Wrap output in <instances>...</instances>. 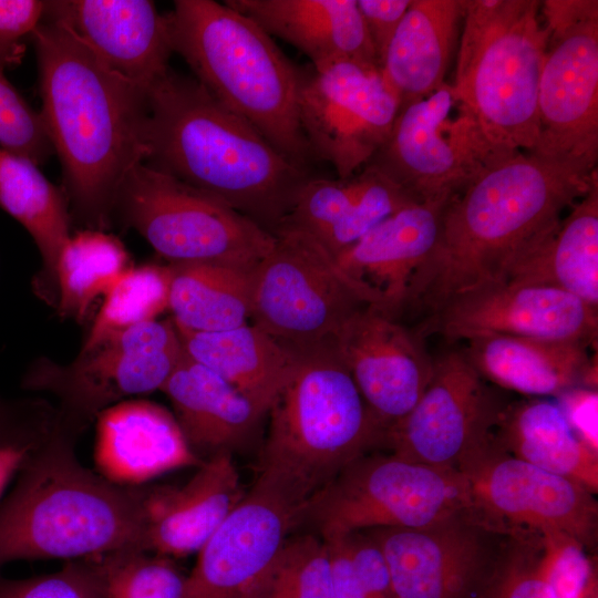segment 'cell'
Listing matches in <instances>:
<instances>
[{"instance_id": "cell-17", "label": "cell", "mask_w": 598, "mask_h": 598, "mask_svg": "<svg viewBox=\"0 0 598 598\" xmlns=\"http://www.w3.org/2000/svg\"><path fill=\"white\" fill-rule=\"evenodd\" d=\"M507 403L487 385L464 352L434 360L432 378L381 451L427 465L458 468L492 437Z\"/></svg>"}, {"instance_id": "cell-45", "label": "cell", "mask_w": 598, "mask_h": 598, "mask_svg": "<svg viewBox=\"0 0 598 598\" xmlns=\"http://www.w3.org/2000/svg\"><path fill=\"white\" fill-rule=\"evenodd\" d=\"M47 1L0 0V64H19L23 39L32 34L45 16Z\"/></svg>"}, {"instance_id": "cell-13", "label": "cell", "mask_w": 598, "mask_h": 598, "mask_svg": "<svg viewBox=\"0 0 598 598\" xmlns=\"http://www.w3.org/2000/svg\"><path fill=\"white\" fill-rule=\"evenodd\" d=\"M401 102L381 69L340 61L298 66L297 111L315 161L338 178L360 172L388 140Z\"/></svg>"}, {"instance_id": "cell-51", "label": "cell", "mask_w": 598, "mask_h": 598, "mask_svg": "<svg viewBox=\"0 0 598 598\" xmlns=\"http://www.w3.org/2000/svg\"><path fill=\"white\" fill-rule=\"evenodd\" d=\"M588 598H598L597 597V591L592 592Z\"/></svg>"}, {"instance_id": "cell-30", "label": "cell", "mask_w": 598, "mask_h": 598, "mask_svg": "<svg viewBox=\"0 0 598 598\" xmlns=\"http://www.w3.org/2000/svg\"><path fill=\"white\" fill-rule=\"evenodd\" d=\"M493 436L509 455L598 493V451L575 434L557 401L507 403Z\"/></svg>"}, {"instance_id": "cell-48", "label": "cell", "mask_w": 598, "mask_h": 598, "mask_svg": "<svg viewBox=\"0 0 598 598\" xmlns=\"http://www.w3.org/2000/svg\"><path fill=\"white\" fill-rule=\"evenodd\" d=\"M323 539L328 544L330 554L334 598H367L354 575L341 536Z\"/></svg>"}, {"instance_id": "cell-14", "label": "cell", "mask_w": 598, "mask_h": 598, "mask_svg": "<svg viewBox=\"0 0 598 598\" xmlns=\"http://www.w3.org/2000/svg\"><path fill=\"white\" fill-rule=\"evenodd\" d=\"M457 470L474 509L505 535L564 534L596 548L598 502L580 484L509 455L494 436Z\"/></svg>"}, {"instance_id": "cell-41", "label": "cell", "mask_w": 598, "mask_h": 598, "mask_svg": "<svg viewBox=\"0 0 598 598\" xmlns=\"http://www.w3.org/2000/svg\"><path fill=\"white\" fill-rule=\"evenodd\" d=\"M588 553L579 542L564 534L539 537V570L556 598H588L597 591Z\"/></svg>"}, {"instance_id": "cell-46", "label": "cell", "mask_w": 598, "mask_h": 598, "mask_svg": "<svg viewBox=\"0 0 598 598\" xmlns=\"http://www.w3.org/2000/svg\"><path fill=\"white\" fill-rule=\"evenodd\" d=\"M411 0H357L380 69L386 48Z\"/></svg>"}, {"instance_id": "cell-9", "label": "cell", "mask_w": 598, "mask_h": 598, "mask_svg": "<svg viewBox=\"0 0 598 598\" xmlns=\"http://www.w3.org/2000/svg\"><path fill=\"white\" fill-rule=\"evenodd\" d=\"M115 212L169 264L251 272L275 241L274 234L224 202L146 163L125 181Z\"/></svg>"}, {"instance_id": "cell-27", "label": "cell", "mask_w": 598, "mask_h": 598, "mask_svg": "<svg viewBox=\"0 0 598 598\" xmlns=\"http://www.w3.org/2000/svg\"><path fill=\"white\" fill-rule=\"evenodd\" d=\"M589 346L568 340L493 336L468 341L464 352L480 375L506 390L557 398L573 388L597 390Z\"/></svg>"}, {"instance_id": "cell-25", "label": "cell", "mask_w": 598, "mask_h": 598, "mask_svg": "<svg viewBox=\"0 0 598 598\" xmlns=\"http://www.w3.org/2000/svg\"><path fill=\"white\" fill-rule=\"evenodd\" d=\"M192 451L204 461L247 447L266 415L224 378L186 353L162 390Z\"/></svg>"}, {"instance_id": "cell-19", "label": "cell", "mask_w": 598, "mask_h": 598, "mask_svg": "<svg viewBox=\"0 0 598 598\" xmlns=\"http://www.w3.org/2000/svg\"><path fill=\"white\" fill-rule=\"evenodd\" d=\"M422 339L398 319L364 306L332 340L367 406L386 433L413 409L432 378L434 360Z\"/></svg>"}, {"instance_id": "cell-24", "label": "cell", "mask_w": 598, "mask_h": 598, "mask_svg": "<svg viewBox=\"0 0 598 598\" xmlns=\"http://www.w3.org/2000/svg\"><path fill=\"white\" fill-rule=\"evenodd\" d=\"M94 461L97 473L123 486H143L166 473L197 467L172 412L143 399L120 402L99 414Z\"/></svg>"}, {"instance_id": "cell-29", "label": "cell", "mask_w": 598, "mask_h": 598, "mask_svg": "<svg viewBox=\"0 0 598 598\" xmlns=\"http://www.w3.org/2000/svg\"><path fill=\"white\" fill-rule=\"evenodd\" d=\"M177 330L186 355L228 381L267 416L293 371L296 351L249 322L214 332Z\"/></svg>"}, {"instance_id": "cell-38", "label": "cell", "mask_w": 598, "mask_h": 598, "mask_svg": "<svg viewBox=\"0 0 598 598\" xmlns=\"http://www.w3.org/2000/svg\"><path fill=\"white\" fill-rule=\"evenodd\" d=\"M363 183L361 171L347 179L311 176L298 192L277 229L300 230L320 240L347 215L359 197Z\"/></svg>"}, {"instance_id": "cell-33", "label": "cell", "mask_w": 598, "mask_h": 598, "mask_svg": "<svg viewBox=\"0 0 598 598\" xmlns=\"http://www.w3.org/2000/svg\"><path fill=\"white\" fill-rule=\"evenodd\" d=\"M0 206L33 238L47 277L55 280L60 251L71 236L62 194L27 157L0 148Z\"/></svg>"}, {"instance_id": "cell-11", "label": "cell", "mask_w": 598, "mask_h": 598, "mask_svg": "<svg viewBox=\"0 0 598 598\" xmlns=\"http://www.w3.org/2000/svg\"><path fill=\"white\" fill-rule=\"evenodd\" d=\"M512 154L486 137L452 85L444 83L401 107L388 140L365 166L413 202L448 203Z\"/></svg>"}, {"instance_id": "cell-50", "label": "cell", "mask_w": 598, "mask_h": 598, "mask_svg": "<svg viewBox=\"0 0 598 598\" xmlns=\"http://www.w3.org/2000/svg\"><path fill=\"white\" fill-rule=\"evenodd\" d=\"M4 409L0 406V445L19 441L33 440L16 431Z\"/></svg>"}, {"instance_id": "cell-5", "label": "cell", "mask_w": 598, "mask_h": 598, "mask_svg": "<svg viewBox=\"0 0 598 598\" xmlns=\"http://www.w3.org/2000/svg\"><path fill=\"white\" fill-rule=\"evenodd\" d=\"M296 352L267 413L256 481L301 512L351 462L382 450L386 432L332 342Z\"/></svg>"}, {"instance_id": "cell-40", "label": "cell", "mask_w": 598, "mask_h": 598, "mask_svg": "<svg viewBox=\"0 0 598 598\" xmlns=\"http://www.w3.org/2000/svg\"><path fill=\"white\" fill-rule=\"evenodd\" d=\"M539 537L506 535L481 598H556L539 570Z\"/></svg>"}, {"instance_id": "cell-34", "label": "cell", "mask_w": 598, "mask_h": 598, "mask_svg": "<svg viewBox=\"0 0 598 598\" xmlns=\"http://www.w3.org/2000/svg\"><path fill=\"white\" fill-rule=\"evenodd\" d=\"M127 268V252L114 236L101 229L70 236L55 267L60 315L82 319Z\"/></svg>"}, {"instance_id": "cell-26", "label": "cell", "mask_w": 598, "mask_h": 598, "mask_svg": "<svg viewBox=\"0 0 598 598\" xmlns=\"http://www.w3.org/2000/svg\"><path fill=\"white\" fill-rule=\"evenodd\" d=\"M317 69L340 61L378 66L357 0H225Z\"/></svg>"}, {"instance_id": "cell-22", "label": "cell", "mask_w": 598, "mask_h": 598, "mask_svg": "<svg viewBox=\"0 0 598 598\" xmlns=\"http://www.w3.org/2000/svg\"><path fill=\"white\" fill-rule=\"evenodd\" d=\"M447 203H410L334 259L369 306L398 319L412 280L431 254Z\"/></svg>"}, {"instance_id": "cell-8", "label": "cell", "mask_w": 598, "mask_h": 598, "mask_svg": "<svg viewBox=\"0 0 598 598\" xmlns=\"http://www.w3.org/2000/svg\"><path fill=\"white\" fill-rule=\"evenodd\" d=\"M474 508L457 468L408 461L386 451L355 458L301 509L298 527L321 537L381 527H421Z\"/></svg>"}, {"instance_id": "cell-3", "label": "cell", "mask_w": 598, "mask_h": 598, "mask_svg": "<svg viewBox=\"0 0 598 598\" xmlns=\"http://www.w3.org/2000/svg\"><path fill=\"white\" fill-rule=\"evenodd\" d=\"M146 164L274 234L309 169L295 164L193 76L168 70L147 93Z\"/></svg>"}, {"instance_id": "cell-37", "label": "cell", "mask_w": 598, "mask_h": 598, "mask_svg": "<svg viewBox=\"0 0 598 598\" xmlns=\"http://www.w3.org/2000/svg\"><path fill=\"white\" fill-rule=\"evenodd\" d=\"M252 598H334L327 542L312 532L289 536Z\"/></svg>"}, {"instance_id": "cell-36", "label": "cell", "mask_w": 598, "mask_h": 598, "mask_svg": "<svg viewBox=\"0 0 598 598\" xmlns=\"http://www.w3.org/2000/svg\"><path fill=\"white\" fill-rule=\"evenodd\" d=\"M82 560L103 598H183L187 574L174 558L127 548Z\"/></svg>"}, {"instance_id": "cell-35", "label": "cell", "mask_w": 598, "mask_h": 598, "mask_svg": "<svg viewBox=\"0 0 598 598\" xmlns=\"http://www.w3.org/2000/svg\"><path fill=\"white\" fill-rule=\"evenodd\" d=\"M169 266L128 267L105 293L81 350L91 349L132 327L156 320L168 309Z\"/></svg>"}, {"instance_id": "cell-16", "label": "cell", "mask_w": 598, "mask_h": 598, "mask_svg": "<svg viewBox=\"0 0 598 598\" xmlns=\"http://www.w3.org/2000/svg\"><path fill=\"white\" fill-rule=\"evenodd\" d=\"M396 598H481L506 535L474 508L413 528L367 529Z\"/></svg>"}, {"instance_id": "cell-4", "label": "cell", "mask_w": 598, "mask_h": 598, "mask_svg": "<svg viewBox=\"0 0 598 598\" xmlns=\"http://www.w3.org/2000/svg\"><path fill=\"white\" fill-rule=\"evenodd\" d=\"M144 486L85 467L64 431L38 443L0 499V568L17 560H81L144 549Z\"/></svg>"}, {"instance_id": "cell-1", "label": "cell", "mask_w": 598, "mask_h": 598, "mask_svg": "<svg viewBox=\"0 0 598 598\" xmlns=\"http://www.w3.org/2000/svg\"><path fill=\"white\" fill-rule=\"evenodd\" d=\"M597 181V172L530 153L494 164L444 207L437 240L412 280L404 312L430 315L460 293L505 282Z\"/></svg>"}, {"instance_id": "cell-6", "label": "cell", "mask_w": 598, "mask_h": 598, "mask_svg": "<svg viewBox=\"0 0 598 598\" xmlns=\"http://www.w3.org/2000/svg\"><path fill=\"white\" fill-rule=\"evenodd\" d=\"M173 52L220 104L295 164L315 161L297 111L298 66L265 30L225 2L176 0L167 14Z\"/></svg>"}, {"instance_id": "cell-18", "label": "cell", "mask_w": 598, "mask_h": 598, "mask_svg": "<svg viewBox=\"0 0 598 598\" xmlns=\"http://www.w3.org/2000/svg\"><path fill=\"white\" fill-rule=\"evenodd\" d=\"M598 308L564 290L509 282L460 293L427 315L417 332L448 341L493 336L597 341Z\"/></svg>"}, {"instance_id": "cell-43", "label": "cell", "mask_w": 598, "mask_h": 598, "mask_svg": "<svg viewBox=\"0 0 598 598\" xmlns=\"http://www.w3.org/2000/svg\"><path fill=\"white\" fill-rule=\"evenodd\" d=\"M0 598H103L87 565L70 560L51 574L23 578H0Z\"/></svg>"}, {"instance_id": "cell-21", "label": "cell", "mask_w": 598, "mask_h": 598, "mask_svg": "<svg viewBox=\"0 0 598 598\" xmlns=\"http://www.w3.org/2000/svg\"><path fill=\"white\" fill-rule=\"evenodd\" d=\"M45 16L68 27L105 68L146 94L169 70L168 19L152 1H47Z\"/></svg>"}, {"instance_id": "cell-2", "label": "cell", "mask_w": 598, "mask_h": 598, "mask_svg": "<svg viewBox=\"0 0 598 598\" xmlns=\"http://www.w3.org/2000/svg\"><path fill=\"white\" fill-rule=\"evenodd\" d=\"M31 35L45 133L74 209L102 230L125 181L147 159V94L105 68L64 24L41 22Z\"/></svg>"}, {"instance_id": "cell-12", "label": "cell", "mask_w": 598, "mask_h": 598, "mask_svg": "<svg viewBox=\"0 0 598 598\" xmlns=\"http://www.w3.org/2000/svg\"><path fill=\"white\" fill-rule=\"evenodd\" d=\"M274 235L252 270V323L293 351L332 342L368 302L316 238L289 228Z\"/></svg>"}, {"instance_id": "cell-32", "label": "cell", "mask_w": 598, "mask_h": 598, "mask_svg": "<svg viewBox=\"0 0 598 598\" xmlns=\"http://www.w3.org/2000/svg\"><path fill=\"white\" fill-rule=\"evenodd\" d=\"M168 266V309L178 329L214 332L248 323L252 271L212 264Z\"/></svg>"}, {"instance_id": "cell-47", "label": "cell", "mask_w": 598, "mask_h": 598, "mask_svg": "<svg viewBox=\"0 0 598 598\" xmlns=\"http://www.w3.org/2000/svg\"><path fill=\"white\" fill-rule=\"evenodd\" d=\"M575 434L589 447L598 451L597 390L573 388L556 398Z\"/></svg>"}, {"instance_id": "cell-49", "label": "cell", "mask_w": 598, "mask_h": 598, "mask_svg": "<svg viewBox=\"0 0 598 598\" xmlns=\"http://www.w3.org/2000/svg\"><path fill=\"white\" fill-rule=\"evenodd\" d=\"M34 440L0 445V499L37 445Z\"/></svg>"}, {"instance_id": "cell-28", "label": "cell", "mask_w": 598, "mask_h": 598, "mask_svg": "<svg viewBox=\"0 0 598 598\" xmlns=\"http://www.w3.org/2000/svg\"><path fill=\"white\" fill-rule=\"evenodd\" d=\"M467 0H411L381 64L401 107L444 84Z\"/></svg>"}, {"instance_id": "cell-23", "label": "cell", "mask_w": 598, "mask_h": 598, "mask_svg": "<svg viewBox=\"0 0 598 598\" xmlns=\"http://www.w3.org/2000/svg\"><path fill=\"white\" fill-rule=\"evenodd\" d=\"M195 468L181 485L144 486L145 550L174 559L197 554L245 496L234 455Z\"/></svg>"}, {"instance_id": "cell-42", "label": "cell", "mask_w": 598, "mask_h": 598, "mask_svg": "<svg viewBox=\"0 0 598 598\" xmlns=\"http://www.w3.org/2000/svg\"><path fill=\"white\" fill-rule=\"evenodd\" d=\"M0 64V148L41 164L51 151L40 113L8 81Z\"/></svg>"}, {"instance_id": "cell-15", "label": "cell", "mask_w": 598, "mask_h": 598, "mask_svg": "<svg viewBox=\"0 0 598 598\" xmlns=\"http://www.w3.org/2000/svg\"><path fill=\"white\" fill-rule=\"evenodd\" d=\"M184 354L173 319H156L81 350L65 367L39 365L25 384L56 395L66 413L87 420L120 402L162 390Z\"/></svg>"}, {"instance_id": "cell-39", "label": "cell", "mask_w": 598, "mask_h": 598, "mask_svg": "<svg viewBox=\"0 0 598 598\" xmlns=\"http://www.w3.org/2000/svg\"><path fill=\"white\" fill-rule=\"evenodd\" d=\"M362 190L347 215L318 240L333 257L413 200L388 177L364 166Z\"/></svg>"}, {"instance_id": "cell-7", "label": "cell", "mask_w": 598, "mask_h": 598, "mask_svg": "<svg viewBox=\"0 0 598 598\" xmlns=\"http://www.w3.org/2000/svg\"><path fill=\"white\" fill-rule=\"evenodd\" d=\"M538 0H467L455 95L498 148L532 153L547 30Z\"/></svg>"}, {"instance_id": "cell-10", "label": "cell", "mask_w": 598, "mask_h": 598, "mask_svg": "<svg viewBox=\"0 0 598 598\" xmlns=\"http://www.w3.org/2000/svg\"><path fill=\"white\" fill-rule=\"evenodd\" d=\"M547 45L537 94L540 158L597 172L598 1L546 0Z\"/></svg>"}, {"instance_id": "cell-44", "label": "cell", "mask_w": 598, "mask_h": 598, "mask_svg": "<svg viewBox=\"0 0 598 598\" xmlns=\"http://www.w3.org/2000/svg\"><path fill=\"white\" fill-rule=\"evenodd\" d=\"M341 536L354 575L367 598H396L385 558L373 538L364 530Z\"/></svg>"}, {"instance_id": "cell-31", "label": "cell", "mask_w": 598, "mask_h": 598, "mask_svg": "<svg viewBox=\"0 0 598 598\" xmlns=\"http://www.w3.org/2000/svg\"><path fill=\"white\" fill-rule=\"evenodd\" d=\"M505 282L557 288L598 308V181Z\"/></svg>"}, {"instance_id": "cell-20", "label": "cell", "mask_w": 598, "mask_h": 598, "mask_svg": "<svg viewBox=\"0 0 598 598\" xmlns=\"http://www.w3.org/2000/svg\"><path fill=\"white\" fill-rule=\"evenodd\" d=\"M300 511L255 481L196 554L183 598H252Z\"/></svg>"}]
</instances>
